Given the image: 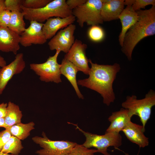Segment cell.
<instances>
[{
	"mask_svg": "<svg viewBox=\"0 0 155 155\" xmlns=\"http://www.w3.org/2000/svg\"><path fill=\"white\" fill-rule=\"evenodd\" d=\"M87 47L86 44L76 39L69 51L65 55L64 59L71 63L78 71L88 75L90 68L88 65L89 59L86 53Z\"/></svg>",
	"mask_w": 155,
	"mask_h": 155,
	"instance_id": "obj_9",
	"label": "cell"
},
{
	"mask_svg": "<svg viewBox=\"0 0 155 155\" xmlns=\"http://www.w3.org/2000/svg\"><path fill=\"white\" fill-rule=\"evenodd\" d=\"M87 0H67L66 3L71 10L79 7L84 3Z\"/></svg>",
	"mask_w": 155,
	"mask_h": 155,
	"instance_id": "obj_31",
	"label": "cell"
},
{
	"mask_svg": "<svg viewBox=\"0 0 155 155\" xmlns=\"http://www.w3.org/2000/svg\"><path fill=\"white\" fill-rule=\"evenodd\" d=\"M22 117V111L18 105L9 101L7 108V113L5 117V129L14 125L21 122Z\"/></svg>",
	"mask_w": 155,
	"mask_h": 155,
	"instance_id": "obj_20",
	"label": "cell"
},
{
	"mask_svg": "<svg viewBox=\"0 0 155 155\" xmlns=\"http://www.w3.org/2000/svg\"><path fill=\"white\" fill-rule=\"evenodd\" d=\"M34 125L33 122L26 124L20 122L14 124L8 129L12 135L20 140H24L29 136L30 131L34 129Z\"/></svg>",
	"mask_w": 155,
	"mask_h": 155,
	"instance_id": "obj_21",
	"label": "cell"
},
{
	"mask_svg": "<svg viewBox=\"0 0 155 155\" xmlns=\"http://www.w3.org/2000/svg\"><path fill=\"white\" fill-rule=\"evenodd\" d=\"M68 123L76 126L75 129H78L85 136L86 141L82 144L84 146L88 148H95L98 152L104 155H111L107 152L108 148L109 147L113 146L115 149H118L122 145V137L119 133H105L104 135H98L84 131L77 124Z\"/></svg>",
	"mask_w": 155,
	"mask_h": 155,
	"instance_id": "obj_5",
	"label": "cell"
},
{
	"mask_svg": "<svg viewBox=\"0 0 155 155\" xmlns=\"http://www.w3.org/2000/svg\"><path fill=\"white\" fill-rule=\"evenodd\" d=\"M102 5L101 15L103 22L119 19L124 7L123 0H101Z\"/></svg>",
	"mask_w": 155,
	"mask_h": 155,
	"instance_id": "obj_16",
	"label": "cell"
},
{
	"mask_svg": "<svg viewBox=\"0 0 155 155\" xmlns=\"http://www.w3.org/2000/svg\"><path fill=\"white\" fill-rule=\"evenodd\" d=\"M65 0H52L43 7L31 9L22 6L24 18L30 21L42 23L53 17L64 18L72 15V10L67 5Z\"/></svg>",
	"mask_w": 155,
	"mask_h": 155,
	"instance_id": "obj_3",
	"label": "cell"
},
{
	"mask_svg": "<svg viewBox=\"0 0 155 155\" xmlns=\"http://www.w3.org/2000/svg\"><path fill=\"white\" fill-rule=\"evenodd\" d=\"M131 118L127 110L123 108L112 113L108 119L110 124L105 133H119L131 121Z\"/></svg>",
	"mask_w": 155,
	"mask_h": 155,
	"instance_id": "obj_18",
	"label": "cell"
},
{
	"mask_svg": "<svg viewBox=\"0 0 155 155\" xmlns=\"http://www.w3.org/2000/svg\"><path fill=\"white\" fill-rule=\"evenodd\" d=\"M42 137L32 138L33 142L42 148L36 153L39 155H66L77 144L68 141H53L49 139L43 132Z\"/></svg>",
	"mask_w": 155,
	"mask_h": 155,
	"instance_id": "obj_8",
	"label": "cell"
},
{
	"mask_svg": "<svg viewBox=\"0 0 155 155\" xmlns=\"http://www.w3.org/2000/svg\"><path fill=\"white\" fill-rule=\"evenodd\" d=\"M23 148L21 140L11 135L1 152L5 153H10L13 155H18Z\"/></svg>",
	"mask_w": 155,
	"mask_h": 155,
	"instance_id": "obj_23",
	"label": "cell"
},
{
	"mask_svg": "<svg viewBox=\"0 0 155 155\" xmlns=\"http://www.w3.org/2000/svg\"><path fill=\"white\" fill-rule=\"evenodd\" d=\"M43 24L31 21L29 26L20 35V44L25 47L32 44H43L47 40L43 33Z\"/></svg>",
	"mask_w": 155,
	"mask_h": 155,
	"instance_id": "obj_12",
	"label": "cell"
},
{
	"mask_svg": "<svg viewBox=\"0 0 155 155\" xmlns=\"http://www.w3.org/2000/svg\"><path fill=\"white\" fill-rule=\"evenodd\" d=\"M11 12L5 9L0 13V26L8 27L11 17Z\"/></svg>",
	"mask_w": 155,
	"mask_h": 155,
	"instance_id": "obj_29",
	"label": "cell"
},
{
	"mask_svg": "<svg viewBox=\"0 0 155 155\" xmlns=\"http://www.w3.org/2000/svg\"><path fill=\"white\" fill-rule=\"evenodd\" d=\"M145 131L142 125L133 123L131 121L122 131L129 140L140 148H144L149 145L148 138L144 134Z\"/></svg>",
	"mask_w": 155,
	"mask_h": 155,
	"instance_id": "obj_15",
	"label": "cell"
},
{
	"mask_svg": "<svg viewBox=\"0 0 155 155\" xmlns=\"http://www.w3.org/2000/svg\"><path fill=\"white\" fill-rule=\"evenodd\" d=\"M23 1L22 0H5V9L10 11H22Z\"/></svg>",
	"mask_w": 155,
	"mask_h": 155,
	"instance_id": "obj_27",
	"label": "cell"
},
{
	"mask_svg": "<svg viewBox=\"0 0 155 155\" xmlns=\"http://www.w3.org/2000/svg\"><path fill=\"white\" fill-rule=\"evenodd\" d=\"M126 155H127L126 154Z\"/></svg>",
	"mask_w": 155,
	"mask_h": 155,
	"instance_id": "obj_38",
	"label": "cell"
},
{
	"mask_svg": "<svg viewBox=\"0 0 155 155\" xmlns=\"http://www.w3.org/2000/svg\"><path fill=\"white\" fill-rule=\"evenodd\" d=\"M61 64V74L64 75L70 82L79 98L84 99V96L79 90L76 80V74L79 71L78 69L71 63L64 59H63Z\"/></svg>",
	"mask_w": 155,
	"mask_h": 155,
	"instance_id": "obj_19",
	"label": "cell"
},
{
	"mask_svg": "<svg viewBox=\"0 0 155 155\" xmlns=\"http://www.w3.org/2000/svg\"><path fill=\"white\" fill-rule=\"evenodd\" d=\"M11 12V17L8 28L20 35L26 29L24 14L22 11Z\"/></svg>",
	"mask_w": 155,
	"mask_h": 155,
	"instance_id": "obj_22",
	"label": "cell"
},
{
	"mask_svg": "<svg viewBox=\"0 0 155 155\" xmlns=\"http://www.w3.org/2000/svg\"><path fill=\"white\" fill-rule=\"evenodd\" d=\"M11 135L8 128L0 132V152L1 151Z\"/></svg>",
	"mask_w": 155,
	"mask_h": 155,
	"instance_id": "obj_30",
	"label": "cell"
},
{
	"mask_svg": "<svg viewBox=\"0 0 155 155\" xmlns=\"http://www.w3.org/2000/svg\"><path fill=\"white\" fill-rule=\"evenodd\" d=\"M150 5H155V0H134L132 7L133 9L136 11L141 9V8L144 9L146 6Z\"/></svg>",
	"mask_w": 155,
	"mask_h": 155,
	"instance_id": "obj_28",
	"label": "cell"
},
{
	"mask_svg": "<svg viewBox=\"0 0 155 155\" xmlns=\"http://www.w3.org/2000/svg\"><path fill=\"white\" fill-rule=\"evenodd\" d=\"M76 26L71 24L58 31L48 43L50 49L67 53L75 40L74 33Z\"/></svg>",
	"mask_w": 155,
	"mask_h": 155,
	"instance_id": "obj_10",
	"label": "cell"
},
{
	"mask_svg": "<svg viewBox=\"0 0 155 155\" xmlns=\"http://www.w3.org/2000/svg\"><path fill=\"white\" fill-rule=\"evenodd\" d=\"M75 20V18L73 15L64 18L55 17L48 19L42 27L46 38L47 40L51 39L59 30L73 24Z\"/></svg>",
	"mask_w": 155,
	"mask_h": 155,
	"instance_id": "obj_14",
	"label": "cell"
},
{
	"mask_svg": "<svg viewBox=\"0 0 155 155\" xmlns=\"http://www.w3.org/2000/svg\"><path fill=\"white\" fill-rule=\"evenodd\" d=\"M5 9V0H0V13Z\"/></svg>",
	"mask_w": 155,
	"mask_h": 155,
	"instance_id": "obj_34",
	"label": "cell"
},
{
	"mask_svg": "<svg viewBox=\"0 0 155 155\" xmlns=\"http://www.w3.org/2000/svg\"><path fill=\"white\" fill-rule=\"evenodd\" d=\"M60 52L56 50L54 55L49 56L43 63L30 64V69L39 76V79L41 81L56 83L62 82L60 71L61 64L58 63L57 60Z\"/></svg>",
	"mask_w": 155,
	"mask_h": 155,
	"instance_id": "obj_7",
	"label": "cell"
},
{
	"mask_svg": "<svg viewBox=\"0 0 155 155\" xmlns=\"http://www.w3.org/2000/svg\"><path fill=\"white\" fill-rule=\"evenodd\" d=\"M102 3L101 0H87L81 5L72 10L79 26L83 27L84 23L89 26L98 25L103 21L101 15Z\"/></svg>",
	"mask_w": 155,
	"mask_h": 155,
	"instance_id": "obj_6",
	"label": "cell"
},
{
	"mask_svg": "<svg viewBox=\"0 0 155 155\" xmlns=\"http://www.w3.org/2000/svg\"><path fill=\"white\" fill-rule=\"evenodd\" d=\"M96 152H98L97 149H90L82 144H76L66 155H94V154Z\"/></svg>",
	"mask_w": 155,
	"mask_h": 155,
	"instance_id": "obj_25",
	"label": "cell"
},
{
	"mask_svg": "<svg viewBox=\"0 0 155 155\" xmlns=\"http://www.w3.org/2000/svg\"><path fill=\"white\" fill-rule=\"evenodd\" d=\"M136 11L138 20L126 33L121 49L130 61L132 59V53L137 44L144 38L155 34V5L148 9Z\"/></svg>",
	"mask_w": 155,
	"mask_h": 155,
	"instance_id": "obj_2",
	"label": "cell"
},
{
	"mask_svg": "<svg viewBox=\"0 0 155 155\" xmlns=\"http://www.w3.org/2000/svg\"><path fill=\"white\" fill-rule=\"evenodd\" d=\"M6 65V62L4 58L0 55V67H2Z\"/></svg>",
	"mask_w": 155,
	"mask_h": 155,
	"instance_id": "obj_33",
	"label": "cell"
},
{
	"mask_svg": "<svg viewBox=\"0 0 155 155\" xmlns=\"http://www.w3.org/2000/svg\"><path fill=\"white\" fill-rule=\"evenodd\" d=\"M88 35L89 39L95 42H99L103 40L105 34L104 30L97 25L91 26L89 29Z\"/></svg>",
	"mask_w": 155,
	"mask_h": 155,
	"instance_id": "obj_24",
	"label": "cell"
},
{
	"mask_svg": "<svg viewBox=\"0 0 155 155\" xmlns=\"http://www.w3.org/2000/svg\"><path fill=\"white\" fill-rule=\"evenodd\" d=\"M0 155H13L11 154H6L4 153L1 151L0 152Z\"/></svg>",
	"mask_w": 155,
	"mask_h": 155,
	"instance_id": "obj_37",
	"label": "cell"
},
{
	"mask_svg": "<svg viewBox=\"0 0 155 155\" xmlns=\"http://www.w3.org/2000/svg\"><path fill=\"white\" fill-rule=\"evenodd\" d=\"M134 0H126L124 1L125 5L132 6L134 3Z\"/></svg>",
	"mask_w": 155,
	"mask_h": 155,
	"instance_id": "obj_35",
	"label": "cell"
},
{
	"mask_svg": "<svg viewBox=\"0 0 155 155\" xmlns=\"http://www.w3.org/2000/svg\"><path fill=\"white\" fill-rule=\"evenodd\" d=\"M7 103L3 102L0 104V118H5L7 113Z\"/></svg>",
	"mask_w": 155,
	"mask_h": 155,
	"instance_id": "obj_32",
	"label": "cell"
},
{
	"mask_svg": "<svg viewBox=\"0 0 155 155\" xmlns=\"http://www.w3.org/2000/svg\"><path fill=\"white\" fill-rule=\"evenodd\" d=\"M20 35L8 27L0 26V51L16 55L20 49Z\"/></svg>",
	"mask_w": 155,
	"mask_h": 155,
	"instance_id": "obj_13",
	"label": "cell"
},
{
	"mask_svg": "<svg viewBox=\"0 0 155 155\" xmlns=\"http://www.w3.org/2000/svg\"><path fill=\"white\" fill-rule=\"evenodd\" d=\"M155 105V92L151 89L141 99H137L135 95L127 96L121 104L123 108L127 110L131 118L134 115L139 116L144 128L150 118L152 108Z\"/></svg>",
	"mask_w": 155,
	"mask_h": 155,
	"instance_id": "obj_4",
	"label": "cell"
},
{
	"mask_svg": "<svg viewBox=\"0 0 155 155\" xmlns=\"http://www.w3.org/2000/svg\"><path fill=\"white\" fill-rule=\"evenodd\" d=\"M138 16L136 11L134 10L132 6H127L120 15L122 28L119 36V41L121 47L122 46L125 35L128 30L137 21Z\"/></svg>",
	"mask_w": 155,
	"mask_h": 155,
	"instance_id": "obj_17",
	"label": "cell"
},
{
	"mask_svg": "<svg viewBox=\"0 0 155 155\" xmlns=\"http://www.w3.org/2000/svg\"><path fill=\"white\" fill-rule=\"evenodd\" d=\"M52 0H24L22 6L31 9H38L45 6Z\"/></svg>",
	"mask_w": 155,
	"mask_h": 155,
	"instance_id": "obj_26",
	"label": "cell"
},
{
	"mask_svg": "<svg viewBox=\"0 0 155 155\" xmlns=\"http://www.w3.org/2000/svg\"><path fill=\"white\" fill-rule=\"evenodd\" d=\"M26 67L22 53L17 54L15 59L7 65L0 68V95L14 75L21 73Z\"/></svg>",
	"mask_w": 155,
	"mask_h": 155,
	"instance_id": "obj_11",
	"label": "cell"
},
{
	"mask_svg": "<svg viewBox=\"0 0 155 155\" xmlns=\"http://www.w3.org/2000/svg\"><path fill=\"white\" fill-rule=\"evenodd\" d=\"M89 63L91 67L89 77L78 80L77 84L100 94L103 98V103L109 106L115 99L113 84L120 70V65L117 63L113 65H99L93 63L90 59Z\"/></svg>",
	"mask_w": 155,
	"mask_h": 155,
	"instance_id": "obj_1",
	"label": "cell"
},
{
	"mask_svg": "<svg viewBox=\"0 0 155 155\" xmlns=\"http://www.w3.org/2000/svg\"><path fill=\"white\" fill-rule=\"evenodd\" d=\"M4 119L5 118H0V127L5 128Z\"/></svg>",
	"mask_w": 155,
	"mask_h": 155,
	"instance_id": "obj_36",
	"label": "cell"
}]
</instances>
